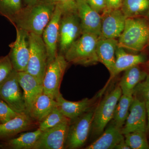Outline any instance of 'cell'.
<instances>
[{"label":"cell","instance_id":"17","mask_svg":"<svg viewBox=\"0 0 149 149\" xmlns=\"http://www.w3.org/2000/svg\"><path fill=\"white\" fill-rule=\"evenodd\" d=\"M18 77L19 83L23 90L26 113L28 114L37 98L43 93L42 85L26 71L18 72Z\"/></svg>","mask_w":149,"mask_h":149},{"label":"cell","instance_id":"4","mask_svg":"<svg viewBox=\"0 0 149 149\" xmlns=\"http://www.w3.org/2000/svg\"><path fill=\"white\" fill-rule=\"evenodd\" d=\"M29 57L26 72L35 77L40 84L48 65L47 48L42 36L29 33Z\"/></svg>","mask_w":149,"mask_h":149},{"label":"cell","instance_id":"15","mask_svg":"<svg viewBox=\"0 0 149 149\" xmlns=\"http://www.w3.org/2000/svg\"><path fill=\"white\" fill-rule=\"evenodd\" d=\"M77 13L80 18L82 33H91L100 37L102 19L100 13L93 10L86 0H78Z\"/></svg>","mask_w":149,"mask_h":149},{"label":"cell","instance_id":"2","mask_svg":"<svg viewBox=\"0 0 149 149\" xmlns=\"http://www.w3.org/2000/svg\"><path fill=\"white\" fill-rule=\"evenodd\" d=\"M118 38V47L133 52L143 50L149 43L148 20L142 17L127 18Z\"/></svg>","mask_w":149,"mask_h":149},{"label":"cell","instance_id":"25","mask_svg":"<svg viewBox=\"0 0 149 149\" xmlns=\"http://www.w3.org/2000/svg\"><path fill=\"white\" fill-rule=\"evenodd\" d=\"M133 98L132 94H122L116 104L112 122L120 128L125 124Z\"/></svg>","mask_w":149,"mask_h":149},{"label":"cell","instance_id":"5","mask_svg":"<svg viewBox=\"0 0 149 149\" xmlns=\"http://www.w3.org/2000/svg\"><path fill=\"white\" fill-rule=\"evenodd\" d=\"M119 85L105 96L94 111L91 130L94 135L98 136L112 119L118 102L122 95Z\"/></svg>","mask_w":149,"mask_h":149},{"label":"cell","instance_id":"38","mask_svg":"<svg viewBox=\"0 0 149 149\" xmlns=\"http://www.w3.org/2000/svg\"><path fill=\"white\" fill-rule=\"evenodd\" d=\"M24 1L26 6L32 5L38 1V0H24Z\"/></svg>","mask_w":149,"mask_h":149},{"label":"cell","instance_id":"27","mask_svg":"<svg viewBox=\"0 0 149 149\" xmlns=\"http://www.w3.org/2000/svg\"><path fill=\"white\" fill-rule=\"evenodd\" d=\"M125 142L133 149H149L147 132L135 131L124 135Z\"/></svg>","mask_w":149,"mask_h":149},{"label":"cell","instance_id":"24","mask_svg":"<svg viewBox=\"0 0 149 149\" xmlns=\"http://www.w3.org/2000/svg\"><path fill=\"white\" fill-rule=\"evenodd\" d=\"M56 106V100L43 93L37 98L28 113L33 120L40 123Z\"/></svg>","mask_w":149,"mask_h":149},{"label":"cell","instance_id":"20","mask_svg":"<svg viewBox=\"0 0 149 149\" xmlns=\"http://www.w3.org/2000/svg\"><path fill=\"white\" fill-rule=\"evenodd\" d=\"M124 139L122 128L112 122L106 130L95 141L88 146L86 149H112Z\"/></svg>","mask_w":149,"mask_h":149},{"label":"cell","instance_id":"11","mask_svg":"<svg viewBox=\"0 0 149 149\" xmlns=\"http://www.w3.org/2000/svg\"><path fill=\"white\" fill-rule=\"evenodd\" d=\"M82 33L80 19L77 13L62 14L60 24L58 44L61 53L64 54Z\"/></svg>","mask_w":149,"mask_h":149},{"label":"cell","instance_id":"16","mask_svg":"<svg viewBox=\"0 0 149 149\" xmlns=\"http://www.w3.org/2000/svg\"><path fill=\"white\" fill-rule=\"evenodd\" d=\"M97 97L85 98L79 101L72 102L65 99L60 93L55 100L57 107L63 114L70 120H72L93 109Z\"/></svg>","mask_w":149,"mask_h":149},{"label":"cell","instance_id":"33","mask_svg":"<svg viewBox=\"0 0 149 149\" xmlns=\"http://www.w3.org/2000/svg\"><path fill=\"white\" fill-rule=\"evenodd\" d=\"M78 0H58V5L62 14L77 13Z\"/></svg>","mask_w":149,"mask_h":149},{"label":"cell","instance_id":"14","mask_svg":"<svg viewBox=\"0 0 149 149\" xmlns=\"http://www.w3.org/2000/svg\"><path fill=\"white\" fill-rule=\"evenodd\" d=\"M138 130L147 131L146 102L133 96L129 114L122 127V132L123 135H125Z\"/></svg>","mask_w":149,"mask_h":149},{"label":"cell","instance_id":"23","mask_svg":"<svg viewBox=\"0 0 149 149\" xmlns=\"http://www.w3.org/2000/svg\"><path fill=\"white\" fill-rule=\"evenodd\" d=\"M148 73L140 65H135L125 70L118 85L122 94H133L136 86L145 80Z\"/></svg>","mask_w":149,"mask_h":149},{"label":"cell","instance_id":"26","mask_svg":"<svg viewBox=\"0 0 149 149\" xmlns=\"http://www.w3.org/2000/svg\"><path fill=\"white\" fill-rule=\"evenodd\" d=\"M120 9L127 18L146 15L149 11V0H124Z\"/></svg>","mask_w":149,"mask_h":149},{"label":"cell","instance_id":"40","mask_svg":"<svg viewBox=\"0 0 149 149\" xmlns=\"http://www.w3.org/2000/svg\"><path fill=\"white\" fill-rule=\"evenodd\" d=\"M146 15L147 17H148V19H149V11Z\"/></svg>","mask_w":149,"mask_h":149},{"label":"cell","instance_id":"8","mask_svg":"<svg viewBox=\"0 0 149 149\" xmlns=\"http://www.w3.org/2000/svg\"><path fill=\"white\" fill-rule=\"evenodd\" d=\"M68 63L63 55L58 54L47 65L42 84L43 93L54 100L60 93V87Z\"/></svg>","mask_w":149,"mask_h":149},{"label":"cell","instance_id":"41","mask_svg":"<svg viewBox=\"0 0 149 149\" xmlns=\"http://www.w3.org/2000/svg\"><path fill=\"white\" fill-rule=\"evenodd\" d=\"M148 68H149V61L148 62Z\"/></svg>","mask_w":149,"mask_h":149},{"label":"cell","instance_id":"3","mask_svg":"<svg viewBox=\"0 0 149 149\" xmlns=\"http://www.w3.org/2000/svg\"><path fill=\"white\" fill-rule=\"evenodd\" d=\"M99 38L94 34L82 33L65 53L67 61L84 65L95 64L99 62L96 47Z\"/></svg>","mask_w":149,"mask_h":149},{"label":"cell","instance_id":"37","mask_svg":"<svg viewBox=\"0 0 149 149\" xmlns=\"http://www.w3.org/2000/svg\"><path fill=\"white\" fill-rule=\"evenodd\" d=\"M147 116V131H149V102L146 103Z\"/></svg>","mask_w":149,"mask_h":149},{"label":"cell","instance_id":"10","mask_svg":"<svg viewBox=\"0 0 149 149\" xmlns=\"http://www.w3.org/2000/svg\"><path fill=\"white\" fill-rule=\"evenodd\" d=\"M70 122L67 119L43 131L33 149H64Z\"/></svg>","mask_w":149,"mask_h":149},{"label":"cell","instance_id":"31","mask_svg":"<svg viewBox=\"0 0 149 149\" xmlns=\"http://www.w3.org/2000/svg\"><path fill=\"white\" fill-rule=\"evenodd\" d=\"M13 70L8 55L0 57V84L8 77Z\"/></svg>","mask_w":149,"mask_h":149},{"label":"cell","instance_id":"30","mask_svg":"<svg viewBox=\"0 0 149 149\" xmlns=\"http://www.w3.org/2000/svg\"><path fill=\"white\" fill-rule=\"evenodd\" d=\"M133 95L146 103L149 102V72L145 80L136 86Z\"/></svg>","mask_w":149,"mask_h":149},{"label":"cell","instance_id":"28","mask_svg":"<svg viewBox=\"0 0 149 149\" xmlns=\"http://www.w3.org/2000/svg\"><path fill=\"white\" fill-rule=\"evenodd\" d=\"M22 8V0H0V14L10 22Z\"/></svg>","mask_w":149,"mask_h":149},{"label":"cell","instance_id":"39","mask_svg":"<svg viewBox=\"0 0 149 149\" xmlns=\"http://www.w3.org/2000/svg\"><path fill=\"white\" fill-rule=\"evenodd\" d=\"M38 1H40L55 4H56L58 1V0H38Z\"/></svg>","mask_w":149,"mask_h":149},{"label":"cell","instance_id":"18","mask_svg":"<svg viewBox=\"0 0 149 149\" xmlns=\"http://www.w3.org/2000/svg\"><path fill=\"white\" fill-rule=\"evenodd\" d=\"M35 120L26 113L19 114L5 123L0 124V141L14 137L19 133L30 129Z\"/></svg>","mask_w":149,"mask_h":149},{"label":"cell","instance_id":"21","mask_svg":"<svg viewBox=\"0 0 149 149\" xmlns=\"http://www.w3.org/2000/svg\"><path fill=\"white\" fill-rule=\"evenodd\" d=\"M146 61V57L143 55L128 54L123 48L118 46L116 52L115 63L110 73V79L122 71L135 65L143 64Z\"/></svg>","mask_w":149,"mask_h":149},{"label":"cell","instance_id":"35","mask_svg":"<svg viewBox=\"0 0 149 149\" xmlns=\"http://www.w3.org/2000/svg\"><path fill=\"white\" fill-rule=\"evenodd\" d=\"M124 0H106L107 9L120 8Z\"/></svg>","mask_w":149,"mask_h":149},{"label":"cell","instance_id":"34","mask_svg":"<svg viewBox=\"0 0 149 149\" xmlns=\"http://www.w3.org/2000/svg\"><path fill=\"white\" fill-rule=\"evenodd\" d=\"M89 6L97 12L103 13L107 9L106 0H86Z\"/></svg>","mask_w":149,"mask_h":149},{"label":"cell","instance_id":"29","mask_svg":"<svg viewBox=\"0 0 149 149\" xmlns=\"http://www.w3.org/2000/svg\"><path fill=\"white\" fill-rule=\"evenodd\" d=\"M68 119L63 114L56 106L42 121L39 123V128L42 131L54 127Z\"/></svg>","mask_w":149,"mask_h":149},{"label":"cell","instance_id":"1","mask_svg":"<svg viewBox=\"0 0 149 149\" xmlns=\"http://www.w3.org/2000/svg\"><path fill=\"white\" fill-rule=\"evenodd\" d=\"M56 6L38 1L34 4L23 8L11 22L15 27L42 36L44 29L52 17Z\"/></svg>","mask_w":149,"mask_h":149},{"label":"cell","instance_id":"12","mask_svg":"<svg viewBox=\"0 0 149 149\" xmlns=\"http://www.w3.org/2000/svg\"><path fill=\"white\" fill-rule=\"evenodd\" d=\"M62 15V12L56 4L52 17L42 35L47 52L48 64L52 61L58 55L60 24Z\"/></svg>","mask_w":149,"mask_h":149},{"label":"cell","instance_id":"22","mask_svg":"<svg viewBox=\"0 0 149 149\" xmlns=\"http://www.w3.org/2000/svg\"><path fill=\"white\" fill-rule=\"evenodd\" d=\"M42 131L38 128L35 131L27 132L16 138L0 142V149H33Z\"/></svg>","mask_w":149,"mask_h":149},{"label":"cell","instance_id":"36","mask_svg":"<svg viewBox=\"0 0 149 149\" xmlns=\"http://www.w3.org/2000/svg\"><path fill=\"white\" fill-rule=\"evenodd\" d=\"M114 149H130L129 146L127 145L125 142V138L120 141L118 144L116 146Z\"/></svg>","mask_w":149,"mask_h":149},{"label":"cell","instance_id":"13","mask_svg":"<svg viewBox=\"0 0 149 149\" xmlns=\"http://www.w3.org/2000/svg\"><path fill=\"white\" fill-rule=\"evenodd\" d=\"M100 38H118L125 27L127 17L120 8L107 9L103 13Z\"/></svg>","mask_w":149,"mask_h":149},{"label":"cell","instance_id":"42","mask_svg":"<svg viewBox=\"0 0 149 149\" xmlns=\"http://www.w3.org/2000/svg\"></svg>","mask_w":149,"mask_h":149},{"label":"cell","instance_id":"19","mask_svg":"<svg viewBox=\"0 0 149 149\" xmlns=\"http://www.w3.org/2000/svg\"><path fill=\"white\" fill-rule=\"evenodd\" d=\"M118 41L112 38H99L96 47L99 62L107 68L111 73L116 61V52Z\"/></svg>","mask_w":149,"mask_h":149},{"label":"cell","instance_id":"7","mask_svg":"<svg viewBox=\"0 0 149 149\" xmlns=\"http://www.w3.org/2000/svg\"><path fill=\"white\" fill-rule=\"evenodd\" d=\"M95 108L70 120L65 148H79L85 145L91 130Z\"/></svg>","mask_w":149,"mask_h":149},{"label":"cell","instance_id":"32","mask_svg":"<svg viewBox=\"0 0 149 149\" xmlns=\"http://www.w3.org/2000/svg\"><path fill=\"white\" fill-rule=\"evenodd\" d=\"M18 114L0 98V124L5 123Z\"/></svg>","mask_w":149,"mask_h":149},{"label":"cell","instance_id":"9","mask_svg":"<svg viewBox=\"0 0 149 149\" xmlns=\"http://www.w3.org/2000/svg\"><path fill=\"white\" fill-rule=\"evenodd\" d=\"M16 38L10 45L8 56L13 69L17 72L26 71L29 57V33L15 27Z\"/></svg>","mask_w":149,"mask_h":149},{"label":"cell","instance_id":"6","mask_svg":"<svg viewBox=\"0 0 149 149\" xmlns=\"http://www.w3.org/2000/svg\"><path fill=\"white\" fill-rule=\"evenodd\" d=\"M0 98L19 114L26 113L24 95L19 83L18 72L14 69L0 84Z\"/></svg>","mask_w":149,"mask_h":149}]
</instances>
